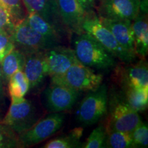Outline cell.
<instances>
[{
  "label": "cell",
  "mask_w": 148,
  "mask_h": 148,
  "mask_svg": "<svg viewBox=\"0 0 148 148\" xmlns=\"http://www.w3.org/2000/svg\"><path fill=\"white\" fill-rule=\"evenodd\" d=\"M25 55L18 49L14 48L5 56L1 62V72L5 83L8 82L10 77L18 71H23Z\"/></svg>",
  "instance_id": "cell-19"
},
{
  "label": "cell",
  "mask_w": 148,
  "mask_h": 148,
  "mask_svg": "<svg viewBox=\"0 0 148 148\" xmlns=\"http://www.w3.org/2000/svg\"><path fill=\"white\" fill-rule=\"evenodd\" d=\"M65 120L62 112H51L43 119L38 120L32 127L18 135L21 147H29L47 140L60 130Z\"/></svg>",
  "instance_id": "cell-7"
},
{
  "label": "cell",
  "mask_w": 148,
  "mask_h": 148,
  "mask_svg": "<svg viewBox=\"0 0 148 148\" xmlns=\"http://www.w3.org/2000/svg\"><path fill=\"white\" fill-rule=\"evenodd\" d=\"M133 147H147L148 145V127L147 123H140L131 132Z\"/></svg>",
  "instance_id": "cell-27"
},
{
  "label": "cell",
  "mask_w": 148,
  "mask_h": 148,
  "mask_svg": "<svg viewBox=\"0 0 148 148\" xmlns=\"http://www.w3.org/2000/svg\"><path fill=\"white\" fill-rule=\"evenodd\" d=\"M14 26V23L10 14L6 9L0 5V32L10 35Z\"/></svg>",
  "instance_id": "cell-28"
},
{
  "label": "cell",
  "mask_w": 148,
  "mask_h": 148,
  "mask_svg": "<svg viewBox=\"0 0 148 148\" xmlns=\"http://www.w3.org/2000/svg\"><path fill=\"white\" fill-rule=\"evenodd\" d=\"M21 147L18 134L0 121V148Z\"/></svg>",
  "instance_id": "cell-25"
},
{
  "label": "cell",
  "mask_w": 148,
  "mask_h": 148,
  "mask_svg": "<svg viewBox=\"0 0 148 148\" xmlns=\"http://www.w3.org/2000/svg\"><path fill=\"white\" fill-rule=\"evenodd\" d=\"M10 37L14 47L24 55L43 51L55 46L29 26L25 18L14 25Z\"/></svg>",
  "instance_id": "cell-8"
},
{
  "label": "cell",
  "mask_w": 148,
  "mask_h": 148,
  "mask_svg": "<svg viewBox=\"0 0 148 148\" xmlns=\"http://www.w3.org/2000/svg\"><path fill=\"white\" fill-rule=\"evenodd\" d=\"M23 71L28 80L29 90L40 86L47 75L43 51L25 54Z\"/></svg>",
  "instance_id": "cell-15"
},
{
  "label": "cell",
  "mask_w": 148,
  "mask_h": 148,
  "mask_svg": "<svg viewBox=\"0 0 148 148\" xmlns=\"http://www.w3.org/2000/svg\"><path fill=\"white\" fill-rule=\"evenodd\" d=\"M80 92L64 85L51 83L44 92L46 108L51 112H62L73 108Z\"/></svg>",
  "instance_id": "cell-10"
},
{
  "label": "cell",
  "mask_w": 148,
  "mask_h": 148,
  "mask_svg": "<svg viewBox=\"0 0 148 148\" xmlns=\"http://www.w3.org/2000/svg\"><path fill=\"white\" fill-rule=\"evenodd\" d=\"M25 20L29 26L41 34L46 40L54 45H60L61 34L38 13L34 12L27 13Z\"/></svg>",
  "instance_id": "cell-18"
},
{
  "label": "cell",
  "mask_w": 148,
  "mask_h": 148,
  "mask_svg": "<svg viewBox=\"0 0 148 148\" xmlns=\"http://www.w3.org/2000/svg\"><path fill=\"white\" fill-rule=\"evenodd\" d=\"M141 0H101L99 17L133 21L140 10Z\"/></svg>",
  "instance_id": "cell-13"
},
{
  "label": "cell",
  "mask_w": 148,
  "mask_h": 148,
  "mask_svg": "<svg viewBox=\"0 0 148 148\" xmlns=\"http://www.w3.org/2000/svg\"><path fill=\"white\" fill-rule=\"evenodd\" d=\"M0 5L9 12L14 25L26 16L27 12L22 0H0Z\"/></svg>",
  "instance_id": "cell-24"
},
{
  "label": "cell",
  "mask_w": 148,
  "mask_h": 148,
  "mask_svg": "<svg viewBox=\"0 0 148 148\" xmlns=\"http://www.w3.org/2000/svg\"><path fill=\"white\" fill-rule=\"evenodd\" d=\"M103 75L79 62L73 64L62 75L51 77V83L64 85L78 91L95 90L102 84Z\"/></svg>",
  "instance_id": "cell-5"
},
{
  "label": "cell",
  "mask_w": 148,
  "mask_h": 148,
  "mask_svg": "<svg viewBox=\"0 0 148 148\" xmlns=\"http://www.w3.org/2000/svg\"><path fill=\"white\" fill-rule=\"evenodd\" d=\"M106 138V129L103 124L95 127L90 133L86 142L83 144L84 148H102L104 147Z\"/></svg>",
  "instance_id": "cell-26"
},
{
  "label": "cell",
  "mask_w": 148,
  "mask_h": 148,
  "mask_svg": "<svg viewBox=\"0 0 148 148\" xmlns=\"http://www.w3.org/2000/svg\"><path fill=\"white\" fill-rule=\"evenodd\" d=\"M99 19L105 26L112 32L116 41L121 47L131 54L136 56L134 51V41L132 21L117 20L99 17Z\"/></svg>",
  "instance_id": "cell-14"
},
{
  "label": "cell",
  "mask_w": 148,
  "mask_h": 148,
  "mask_svg": "<svg viewBox=\"0 0 148 148\" xmlns=\"http://www.w3.org/2000/svg\"><path fill=\"white\" fill-rule=\"evenodd\" d=\"M147 14V12L139 10L137 16L132 21L135 54L140 58H145L148 53V23Z\"/></svg>",
  "instance_id": "cell-17"
},
{
  "label": "cell",
  "mask_w": 148,
  "mask_h": 148,
  "mask_svg": "<svg viewBox=\"0 0 148 148\" xmlns=\"http://www.w3.org/2000/svg\"><path fill=\"white\" fill-rule=\"evenodd\" d=\"M3 81L2 72H1V64H0V102H3L5 99V90L3 87Z\"/></svg>",
  "instance_id": "cell-31"
},
{
  "label": "cell",
  "mask_w": 148,
  "mask_h": 148,
  "mask_svg": "<svg viewBox=\"0 0 148 148\" xmlns=\"http://www.w3.org/2000/svg\"><path fill=\"white\" fill-rule=\"evenodd\" d=\"M1 120V112H0V121Z\"/></svg>",
  "instance_id": "cell-32"
},
{
  "label": "cell",
  "mask_w": 148,
  "mask_h": 148,
  "mask_svg": "<svg viewBox=\"0 0 148 148\" xmlns=\"http://www.w3.org/2000/svg\"><path fill=\"white\" fill-rule=\"evenodd\" d=\"M83 127H75L67 134L54 138L46 143L42 148H79L82 147L81 138Z\"/></svg>",
  "instance_id": "cell-21"
},
{
  "label": "cell",
  "mask_w": 148,
  "mask_h": 148,
  "mask_svg": "<svg viewBox=\"0 0 148 148\" xmlns=\"http://www.w3.org/2000/svg\"><path fill=\"white\" fill-rule=\"evenodd\" d=\"M108 103V87L101 84L89 91L80 101L76 110L77 120L86 126L94 125L107 114Z\"/></svg>",
  "instance_id": "cell-4"
},
{
  "label": "cell",
  "mask_w": 148,
  "mask_h": 148,
  "mask_svg": "<svg viewBox=\"0 0 148 148\" xmlns=\"http://www.w3.org/2000/svg\"><path fill=\"white\" fill-rule=\"evenodd\" d=\"M73 51L77 60L88 67L106 70L116 66L115 58L88 33L77 34Z\"/></svg>",
  "instance_id": "cell-1"
},
{
  "label": "cell",
  "mask_w": 148,
  "mask_h": 148,
  "mask_svg": "<svg viewBox=\"0 0 148 148\" xmlns=\"http://www.w3.org/2000/svg\"><path fill=\"white\" fill-rule=\"evenodd\" d=\"M39 120L36 109L32 101L25 97L11 99V104L1 121L21 134L32 127Z\"/></svg>",
  "instance_id": "cell-6"
},
{
  "label": "cell",
  "mask_w": 148,
  "mask_h": 148,
  "mask_svg": "<svg viewBox=\"0 0 148 148\" xmlns=\"http://www.w3.org/2000/svg\"><path fill=\"white\" fill-rule=\"evenodd\" d=\"M22 1L27 14L33 12L38 13L60 34L65 29L58 16L54 0H22Z\"/></svg>",
  "instance_id": "cell-16"
},
{
  "label": "cell",
  "mask_w": 148,
  "mask_h": 148,
  "mask_svg": "<svg viewBox=\"0 0 148 148\" xmlns=\"http://www.w3.org/2000/svg\"><path fill=\"white\" fill-rule=\"evenodd\" d=\"M114 67V79L121 89L148 88V66L145 58H141L135 64Z\"/></svg>",
  "instance_id": "cell-9"
},
{
  "label": "cell",
  "mask_w": 148,
  "mask_h": 148,
  "mask_svg": "<svg viewBox=\"0 0 148 148\" xmlns=\"http://www.w3.org/2000/svg\"><path fill=\"white\" fill-rule=\"evenodd\" d=\"M7 83L11 99L25 97V95L29 90L28 80L23 71H18L14 73Z\"/></svg>",
  "instance_id": "cell-22"
},
{
  "label": "cell",
  "mask_w": 148,
  "mask_h": 148,
  "mask_svg": "<svg viewBox=\"0 0 148 148\" xmlns=\"http://www.w3.org/2000/svg\"><path fill=\"white\" fill-rule=\"evenodd\" d=\"M54 3L62 23L66 29L79 34L82 30V23L87 13L77 0H54Z\"/></svg>",
  "instance_id": "cell-12"
},
{
  "label": "cell",
  "mask_w": 148,
  "mask_h": 148,
  "mask_svg": "<svg viewBox=\"0 0 148 148\" xmlns=\"http://www.w3.org/2000/svg\"><path fill=\"white\" fill-rule=\"evenodd\" d=\"M47 75L50 77L62 75L73 64L79 62L73 49L57 45L43 51Z\"/></svg>",
  "instance_id": "cell-11"
},
{
  "label": "cell",
  "mask_w": 148,
  "mask_h": 148,
  "mask_svg": "<svg viewBox=\"0 0 148 148\" xmlns=\"http://www.w3.org/2000/svg\"><path fill=\"white\" fill-rule=\"evenodd\" d=\"M82 27L83 32L91 35L115 58L125 63H131L136 59V56L131 54L121 47L112 32L101 23L94 12L87 13Z\"/></svg>",
  "instance_id": "cell-2"
},
{
  "label": "cell",
  "mask_w": 148,
  "mask_h": 148,
  "mask_svg": "<svg viewBox=\"0 0 148 148\" xmlns=\"http://www.w3.org/2000/svg\"><path fill=\"white\" fill-rule=\"evenodd\" d=\"M104 147H133L131 133L122 132L116 130H106V138Z\"/></svg>",
  "instance_id": "cell-23"
},
{
  "label": "cell",
  "mask_w": 148,
  "mask_h": 148,
  "mask_svg": "<svg viewBox=\"0 0 148 148\" xmlns=\"http://www.w3.org/2000/svg\"><path fill=\"white\" fill-rule=\"evenodd\" d=\"M110 96L106 129L131 133L143 122L139 114L125 102L121 94H111Z\"/></svg>",
  "instance_id": "cell-3"
},
{
  "label": "cell",
  "mask_w": 148,
  "mask_h": 148,
  "mask_svg": "<svg viewBox=\"0 0 148 148\" xmlns=\"http://www.w3.org/2000/svg\"><path fill=\"white\" fill-rule=\"evenodd\" d=\"M121 90L122 97L135 111L140 112L147 108L148 88H127Z\"/></svg>",
  "instance_id": "cell-20"
},
{
  "label": "cell",
  "mask_w": 148,
  "mask_h": 148,
  "mask_svg": "<svg viewBox=\"0 0 148 148\" xmlns=\"http://www.w3.org/2000/svg\"><path fill=\"white\" fill-rule=\"evenodd\" d=\"M78 3L82 5L86 13L94 12L95 7V0H77Z\"/></svg>",
  "instance_id": "cell-30"
},
{
  "label": "cell",
  "mask_w": 148,
  "mask_h": 148,
  "mask_svg": "<svg viewBox=\"0 0 148 148\" xmlns=\"http://www.w3.org/2000/svg\"><path fill=\"white\" fill-rule=\"evenodd\" d=\"M14 45L10 35L0 32V64L7 54L14 49Z\"/></svg>",
  "instance_id": "cell-29"
}]
</instances>
